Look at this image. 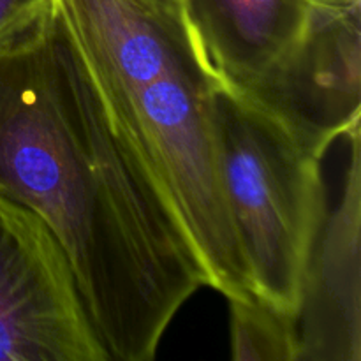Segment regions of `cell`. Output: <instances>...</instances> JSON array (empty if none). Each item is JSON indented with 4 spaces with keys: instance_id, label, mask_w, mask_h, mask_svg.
<instances>
[{
    "instance_id": "9",
    "label": "cell",
    "mask_w": 361,
    "mask_h": 361,
    "mask_svg": "<svg viewBox=\"0 0 361 361\" xmlns=\"http://www.w3.org/2000/svg\"><path fill=\"white\" fill-rule=\"evenodd\" d=\"M51 7L53 0H0V42L25 30Z\"/></svg>"
},
{
    "instance_id": "3",
    "label": "cell",
    "mask_w": 361,
    "mask_h": 361,
    "mask_svg": "<svg viewBox=\"0 0 361 361\" xmlns=\"http://www.w3.org/2000/svg\"><path fill=\"white\" fill-rule=\"evenodd\" d=\"M215 137L254 295L296 319L307 261L328 215L324 155L277 115L221 87Z\"/></svg>"
},
{
    "instance_id": "10",
    "label": "cell",
    "mask_w": 361,
    "mask_h": 361,
    "mask_svg": "<svg viewBox=\"0 0 361 361\" xmlns=\"http://www.w3.org/2000/svg\"><path fill=\"white\" fill-rule=\"evenodd\" d=\"M166 2H171V4H175V6H178V0H166Z\"/></svg>"
},
{
    "instance_id": "6",
    "label": "cell",
    "mask_w": 361,
    "mask_h": 361,
    "mask_svg": "<svg viewBox=\"0 0 361 361\" xmlns=\"http://www.w3.org/2000/svg\"><path fill=\"white\" fill-rule=\"evenodd\" d=\"M349 164L334 214L310 250L296 312L298 361H361V134L345 136Z\"/></svg>"
},
{
    "instance_id": "4",
    "label": "cell",
    "mask_w": 361,
    "mask_h": 361,
    "mask_svg": "<svg viewBox=\"0 0 361 361\" xmlns=\"http://www.w3.org/2000/svg\"><path fill=\"white\" fill-rule=\"evenodd\" d=\"M48 226L0 196V361H106Z\"/></svg>"
},
{
    "instance_id": "8",
    "label": "cell",
    "mask_w": 361,
    "mask_h": 361,
    "mask_svg": "<svg viewBox=\"0 0 361 361\" xmlns=\"http://www.w3.org/2000/svg\"><path fill=\"white\" fill-rule=\"evenodd\" d=\"M231 358L236 361H298L295 316L256 295L229 300Z\"/></svg>"
},
{
    "instance_id": "5",
    "label": "cell",
    "mask_w": 361,
    "mask_h": 361,
    "mask_svg": "<svg viewBox=\"0 0 361 361\" xmlns=\"http://www.w3.org/2000/svg\"><path fill=\"white\" fill-rule=\"evenodd\" d=\"M361 0H178L189 41L215 85L257 101L317 27Z\"/></svg>"
},
{
    "instance_id": "7",
    "label": "cell",
    "mask_w": 361,
    "mask_h": 361,
    "mask_svg": "<svg viewBox=\"0 0 361 361\" xmlns=\"http://www.w3.org/2000/svg\"><path fill=\"white\" fill-rule=\"evenodd\" d=\"M256 104L326 154L361 120V2L335 11Z\"/></svg>"
},
{
    "instance_id": "1",
    "label": "cell",
    "mask_w": 361,
    "mask_h": 361,
    "mask_svg": "<svg viewBox=\"0 0 361 361\" xmlns=\"http://www.w3.org/2000/svg\"><path fill=\"white\" fill-rule=\"evenodd\" d=\"M0 196L53 233L109 360L154 358L176 312L208 286L185 229L113 123L55 2L0 42Z\"/></svg>"
},
{
    "instance_id": "2",
    "label": "cell",
    "mask_w": 361,
    "mask_h": 361,
    "mask_svg": "<svg viewBox=\"0 0 361 361\" xmlns=\"http://www.w3.org/2000/svg\"><path fill=\"white\" fill-rule=\"evenodd\" d=\"M113 123L229 300L254 295L222 190L217 85L197 60L178 6L166 0H53Z\"/></svg>"
}]
</instances>
